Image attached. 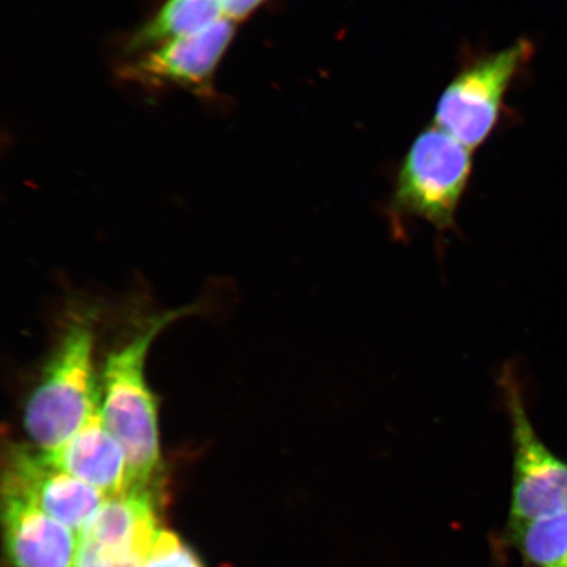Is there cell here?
Here are the masks:
<instances>
[{"label": "cell", "mask_w": 567, "mask_h": 567, "mask_svg": "<svg viewBox=\"0 0 567 567\" xmlns=\"http://www.w3.org/2000/svg\"><path fill=\"white\" fill-rule=\"evenodd\" d=\"M188 313L190 309H179L153 318L105 360L101 411L123 446L131 492H154L162 466L158 403L146 379L147 353L166 326Z\"/></svg>", "instance_id": "1"}, {"label": "cell", "mask_w": 567, "mask_h": 567, "mask_svg": "<svg viewBox=\"0 0 567 567\" xmlns=\"http://www.w3.org/2000/svg\"><path fill=\"white\" fill-rule=\"evenodd\" d=\"M95 326L91 315L66 324L24 406V430L41 452H52L68 442L101 405L96 384Z\"/></svg>", "instance_id": "2"}, {"label": "cell", "mask_w": 567, "mask_h": 567, "mask_svg": "<svg viewBox=\"0 0 567 567\" xmlns=\"http://www.w3.org/2000/svg\"><path fill=\"white\" fill-rule=\"evenodd\" d=\"M473 173L470 147L436 125L411 144L396 175L389 216L396 230L421 218L442 234L455 229L456 213Z\"/></svg>", "instance_id": "3"}, {"label": "cell", "mask_w": 567, "mask_h": 567, "mask_svg": "<svg viewBox=\"0 0 567 567\" xmlns=\"http://www.w3.org/2000/svg\"><path fill=\"white\" fill-rule=\"evenodd\" d=\"M513 441V488L507 532L524 524L567 513V461L538 436L532 424L524 388L514 364L498 380Z\"/></svg>", "instance_id": "4"}, {"label": "cell", "mask_w": 567, "mask_h": 567, "mask_svg": "<svg viewBox=\"0 0 567 567\" xmlns=\"http://www.w3.org/2000/svg\"><path fill=\"white\" fill-rule=\"evenodd\" d=\"M534 53V44L519 39L461 70L439 97L434 125L471 151L485 144L499 122L509 87Z\"/></svg>", "instance_id": "5"}, {"label": "cell", "mask_w": 567, "mask_h": 567, "mask_svg": "<svg viewBox=\"0 0 567 567\" xmlns=\"http://www.w3.org/2000/svg\"><path fill=\"white\" fill-rule=\"evenodd\" d=\"M223 18L202 32L140 53L120 75L146 87H183L209 94L213 75L228 51L236 27Z\"/></svg>", "instance_id": "6"}, {"label": "cell", "mask_w": 567, "mask_h": 567, "mask_svg": "<svg viewBox=\"0 0 567 567\" xmlns=\"http://www.w3.org/2000/svg\"><path fill=\"white\" fill-rule=\"evenodd\" d=\"M9 456L3 488L25 496L78 535L106 499L95 487L49 463L39 450L16 446Z\"/></svg>", "instance_id": "7"}, {"label": "cell", "mask_w": 567, "mask_h": 567, "mask_svg": "<svg viewBox=\"0 0 567 567\" xmlns=\"http://www.w3.org/2000/svg\"><path fill=\"white\" fill-rule=\"evenodd\" d=\"M7 555L13 567H74L80 535L25 496L3 488Z\"/></svg>", "instance_id": "8"}, {"label": "cell", "mask_w": 567, "mask_h": 567, "mask_svg": "<svg viewBox=\"0 0 567 567\" xmlns=\"http://www.w3.org/2000/svg\"><path fill=\"white\" fill-rule=\"evenodd\" d=\"M41 453L49 463L95 487L106 498L131 492L123 446L106 427L101 405L68 442L52 452Z\"/></svg>", "instance_id": "9"}, {"label": "cell", "mask_w": 567, "mask_h": 567, "mask_svg": "<svg viewBox=\"0 0 567 567\" xmlns=\"http://www.w3.org/2000/svg\"><path fill=\"white\" fill-rule=\"evenodd\" d=\"M155 492H130L106 498L86 527L80 543L147 556L158 527Z\"/></svg>", "instance_id": "10"}, {"label": "cell", "mask_w": 567, "mask_h": 567, "mask_svg": "<svg viewBox=\"0 0 567 567\" xmlns=\"http://www.w3.org/2000/svg\"><path fill=\"white\" fill-rule=\"evenodd\" d=\"M224 18L221 0H166L127 42V51L144 53L186 35L207 30Z\"/></svg>", "instance_id": "11"}, {"label": "cell", "mask_w": 567, "mask_h": 567, "mask_svg": "<svg viewBox=\"0 0 567 567\" xmlns=\"http://www.w3.org/2000/svg\"><path fill=\"white\" fill-rule=\"evenodd\" d=\"M524 567H567V513L508 530Z\"/></svg>", "instance_id": "12"}, {"label": "cell", "mask_w": 567, "mask_h": 567, "mask_svg": "<svg viewBox=\"0 0 567 567\" xmlns=\"http://www.w3.org/2000/svg\"><path fill=\"white\" fill-rule=\"evenodd\" d=\"M144 567H203L200 559L172 530L159 529L155 535Z\"/></svg>", "instance_id": "13"}, {"label": "cell", "mask_w": 567, "mask_h": 567, "mask_svg": "<svg viewBox=\"0 0 567 567\" xmlns=\"http://www.w3.org/2000/svg\"><path fill=\"white\" fill-rule=\"evenodd\" d=\"M145 556L132 551H117L80 543L74 567H144Z\"/></svg>", "instance_id": "14"}, {"label": "cell", "mask_w": 567, "mask_h": 567, "mask_svg": "<svg viewBox=\"0 0 567 567\" xmlns=\"http://www.w3.org/2000/svg\"><path fill=\"white\" fill-rule=\"evenodd\" d=\"M266 0H221L224 18L237 23L257 11Z\"/></svg>", "instance_id": "15"}]
</instances>
